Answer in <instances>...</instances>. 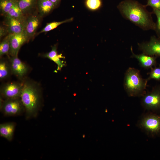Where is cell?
<instances>
[{
    "label": "cell",
    "mask_w": 160,
    "mask_h": 160,
    "mask_svg": "<svg viewBox=\"0 0 160 160\" xmlns=\"http://www.w3.org/2000/svg\"><path fill=\"white\" fill-rule=\"evenodd\" d=\"M145 5L133 0H124L118 5L121 14L126 18L144 30H156L151 13Z\"/></svg>",
    "instance_id": "1"
},
{
    "label": "cell",
    "mask_w": 160,
    "mask_h": 160,
    "mask_svg": "<svg viewBox=\"0 0 160 160\" xmlns=\"http://www.w3.org/2000/svg\"><path fill=\"white\" fill-rule=\"evenodd\" d=\"M20 99L27 118L35 116L40 103L41 92L35 83L28 80L23 84Z\"/></svg>",
    "instance_id": "2"
},
{
    "label": "cell",
    "mask_w": 160,
    "mask_h": 160,
    "mask_svg": "<svg viewBox=\"0 0 160 160\" xmlns=\"http://www.w3.org/2000/svg\"><path fill=\"white\" fill-rule=\"evenodd\" d=\"M148 79L143 78L138 70L129 67L125 73L124 87L128 95L132 97L142 96L145 92Z\"/></svg>",
    "instance_id": "3"
},
{
    "label": "cell",
    "mask_w": 160,
    "mask_h": 160,
    "mask_svg": "<svg viewBox=\"0 0 160 160\" xmlns=\"http://www.w3.org/2000/svg\"><path fill=\"white\" fill-rule=\"evenodd\" d=\"M142 96L141 103L145 109L152 111L160 110V85L154 87Z\"/></svg>",
    "instance_id": "4"
},
{
    "label": "cell",
    "mask_w": 160,
    "mask_h": 160,
    "mask_svg": "<svg viewBox=\"0 0 160 160\" xmlns=\"http://www.w3.org/2000/svg\"><path fill=\"white\" fill-rule=\"evenodd\" d=\"M139 126L149 134H157L160 132V116L153 114L146 115L140 120Z\"/></svg>",
    "instance_id": "5"
},
{
    "label": "cell",
    "mask_w": 160,
    "mask_h": 160,
    "mask_svg": "<svg viewBox=\"0 0 160 160\" xmlns=\"http://www.w3.org/2000/svg\"><path fill=\"white\" fill-rule=\"evenodd\" d=\"M0 109L7 116H16L20 115L25 110L20 98L4 100L1 101Z\"/></svg>",
    "instance_id": "6"
},
{
    "label": "cell",
    "mask_w": 160,
    "mask_h": 160,
    "mask_svg": "<svg viewBox=\"0 0 160 160\" xmlns=\"http://www.w3.org/2000/svg\"><path fill=\"white\" fill-rule=\"evenodd\" d=\"M23 84L16 82L8 83L0 89L1 97L5 99L20 98Z\"/></svg>",
    "instance_id": "7"
},
{
    "label": "cell",
    "mask_w": 160,
    "mask_h": 160,
    "mask_svg": "<svg viewBox=\"0 0 160 160\" xmlns=\"http://www.w3.org/2000/svg\"><path fill=\"white\" fill-rule=\"evenodd\" d=\"M9 34V54L10 56H17L22 46L28 41L26 33L24 31L20 33Z\"/></svg>",
    "instance_id": "8"
},
{
    "label": "cell",
    "mask_w": 160,
    "mask_h": 160,
    "mask_svg": "<svg viewBox=\"0 0 160 160\" xmlns=\"http://www.w3.org/2000/svg\"><path fill=\"white\" fill-rule=\"evenodd\" d=\"M138 45L143 53L160 57V39L156 36H152L148 42L139 43Z\"/></svg>",
    "instance_id": "9"
},
{
    "label": "cell",
    "mask_w": 160,
    "mask_h": 160,
    "mask_svg": "<svg viewBox=\"0 0 160 160\" xmlns=\"http://www.w3.org/2000/svg\"><path fill=\"white\" fill-rule=\"evenodd\" d=\"M9 59L12 74L20 79L23 78L28 71L27 65L20 60L17 56H11Z\"/></svg>",
    "instance_id": "10"
},
{
    "label": "cell",
    "mask_w": 160,
    "mask_h": 160,
    "mask_svg": "<svg viewBox=\"0 0 160 160\" xmlns=\"http://www.w3.org/2000/svg\"><path fill=\"white\" fill-rule=\"evenodd\" d=\"M5 18L6 27L9 34L19 33L24 31L26 17L23 19Z\"/></svg>",
    "instance_id": "11"
},
{
    "label": "cell",
    "mask_w": 160,
    "mask_h": 160,
    "mask_svg": "<svg viewBox=\"0 0 160 160\" xmlns=\"http://www.w3.org/2000/svg\"><path fill=\"white\" fill-rule=\"evenodd\" d=\"M41 17L38 14H34L26 17L24 31L28 41L33 38L39 25Z\"/></svg>",
    "instance_id": "12"
},
{
    "label": "cell",
    "mask_w": 160,
    "mask_h": 160,
    "mask_svg": "<svg viewBox=\"0 0 160 160\" xmlns=\"http://www.w3.org/2000/svg\"><path fill=\"white\" fill-rule=\"evenodd\" d=\"M131 50L132 53V57L136 59L140 65L143 68H152L156 64V57L154 56L148 55L143 53L139 55L135 54L133 52L132 47L131 48Z\"/></svg>",
    "instance_id": "13"
},
{
    "label": "cell",
    "mask_w": 160,
    "mask_h": 160,
    "mask_svg": "<svg viewBox=\"0 0 160 160\" xmlns=\"http://www.w3.org/2000/svg\"><path fill=\"white\" fill-rule=\"evenodd\" d=\"M56 7L50 0H37L36 10L41 17L51 12Z\"/></svg>",
    "instance_id": "14"
},
{
    "label": "cell",
    "mask_w": 160,
    "mask_h": 160,
    "mask_svg": "<svg viewBox=\"0 0 160 160\" xmlns=\"http://www.w3.org/2000/svg\"><path fill=\"white\" fill-rule=\"evenodd\" d=\"M43 56L47 58L54 62L57 65V70H60L61 68L65 65V63L61 59L63 57L61 54H58L57 50V47L56 45L53 46L51 50L43 55Z\"/></svg>",
    "instance_id": "15"
},
{
    "label": "cell",
    "mask_w": 160,
    "mask_h": 160,
    "mask_svg": "<svg viewBox=\"0 0 160 160\" xmlns=\"http://www.w3.org/2000/svg\"><path fill=\"white\" fill-rule=\"evenodd\" d=\"M15 124L9 122L0 125V135L7 140L11 141L12 139L15 128Z\"/></svg>",
    "instance_id": "16"
},
{
    "label": "cell",
    "mask_w": 160,
    "mask_h": 160,
    "mask_svg": "<svg viewBox=\"0 0 160 160\" xmlns=\"http://www.w3.org/2000/svg\"><path fill=\"white\" fill-rule=\"evenodd\" d=\"M37 0H18L19 7L24 15L36 9Z\"/></svg>",
    "instance_id": "17"
},
{
    "label": "cell",
    "mask_w": 160,
    "mask_h": 160,
    "mask_svg": "<svg viewBox=\"0 0 160 160\" xmlns=\"http://www.w3.org/2000/svg\"><path fill=\"white\" fill-rule=\"evenodd\" d=\"M12 73L10 63L4 58L0 60V79L3 80L8 78Z\"/></svg>",
    "instance_id": "18"
},
{
    "label": "cell",
    "mask_w": 160,
    "mask_h": 160,
    "mask_svg": "<svg viewBox=\"0 0 160 160\" xmlns=\"http://www.w3.org/2000/svg\"><path fill=\"white\" fill-rule=\"evenodd\" d=\"M5 17L18 19H23L26 17L19 7L18 0L16 1Z\"/></svg>",
    "instance_id": "19"
},
{
    "label": "cell",
    "mask_w": 160,
    "mask_h": 160,
    "mask_svg": "<svg viewBox=\"0 0 160 160\" xmlns=\"http://www.w3.org/2000/svg\"><path fill=\"white\" fill-rule=\"evenodd\" d=\"M73 20V18L65 20L60 21H55L52 22L47 24L39 32L38 34L43 33L51 31L56 28L61 24L72 21Z\"/></svg>",
    "instance_id": "20"
},
{
    "label": "cell",
    "mask_w": 160,
    "mask_h": 160,
    "mask_svg": "<svg viewBox=\"0 0 160 160\" xmlns=\"http://www.w3.org/2000/svg\"><path fill=\"white\" fill-rule=\"evenodd\" d=\"M17 0H0V10L1 15L5 17Z\"/></svg>",
    "instance_id": "21"
},
{
    "label": "cell",
    "mask_w": 160,
    "mask_h": 160,
    "mask_svg": "<svg viewBox=\"0 0 160 160\" xmlns=\"http://www.w3.org/2000/svg\"><path fill=\"white\" fill-rule=\"evenodd\" d=\"M85 5L89 10L95 11L101 7L102 1L101 0H85Z\"/></svg>",
    "instance_id": "22"
},
{
    "label": "cell",
    "mask_w": 160,
    "mask_h": 160,
    "mask_svg": "<svg viewBox=\"0 0 160 160\" xmlns=\"http://www.w3.org/2000/svg\"><path fill=\"white\" fill-rule=\"evenodd\" d=\"M9 35H7L0 44V57L9 54Z\"/></svg>",
    "instance_id": "23"
},
{
    "label": "cell",
    "mask_w": 160,
    "mask_h": 160,
    "mask_svg": "<svg viewBox=\"0 0 160 160\" xmlns=\"http://www.w3.org/2000/svg\"><path fill=\"white\" fill-rule=\"evenodd\" d=\"M148 80L151 79L160 81V67H156L152 68L147 79Z\"/></svg>",
    "instance_id": "24"
},
{
    "label": "cell",
    "mask_w": 160,
    "mask_h": 160,
    "mask_svg": "<svg viewBox=\"0 0 160 160\" xmlns=\"http://www.w3.org/2000/svg\"><path fill=\"white\" fill-rule=\"evenodd\" d=\"M151 7L153 9H160V0H147V4L145 5Z\"/></svg>",
    "instance_id": "25"
},
{
    "label": "cell",
    "mask_w": 160,
    "mask_h": 160,
    "mask_svg": "<svg viewBox=\"0 0 160 160\" xmlns=\"http://www.w3.org/2000/svg\"><path fill=\"white\" fill-rule=\"evenodd\" d=\"M153 12L157 18L156 30L160 34V9H153Z\"/></svg>",
    "instance_id": "26"
},
{
    "label": "cell",
    "mask_w": 160,
    "mask_h": 160,
    "mask_svg": "<svg viewBox=\"0 0 160 160\" xmlns=\"http://www.w3.org/2000/svg\"><path fill=\"white\" fill-rule=\"evenodd\" d=\"M8 31L6 27L1 26L0 27V39L6 35Z\"/></svg>",
    "instance_id": "27"
},
{
    "label": "cell",
    "mask_w": 160,
    "mask_h": 160,
    "mask_svg": "<svg viewBox=\"0 0 160 160\" xmlns=\"http://www.w3.org/2000/svg\"><path fill=\"white\" fill-rule=\"evenodd\" d=\"M55 6L56 8L58 6L61 0H50Z\"/></svg>",
    "instance_id": "28"
},
{
    "label": "cell",
    "mask_w": 160,
    "mask_h": 160,
    "mask_svg": "<svg viewBox=\"0 0 160 160\" xmlns=\"http://www.w3.org/2000/svg\"><path fill=\"white\" fill-rule=\"evenodd\" d=\"M85 135H83V137L84 138L85 137Z\"/></svg>",
    "instance_id": "29"
}]
</instances>
